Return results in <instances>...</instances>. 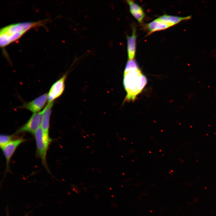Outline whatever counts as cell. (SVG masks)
Wrapping results in <instances>:
<instances>
[{"label": "cell", "mask_w": 216, "mask_h": 216, "mask_svg": "<svg viewBox=\"0 0 216 216\" xmlns=\"http://www.w3.org/2000/svg\"><path fill=\"white\" fill-rule=\"evenodd\" d=\"M147 82L146 77L139 67L124 69L123 84L126 95L124 102L134 101L143 89Z\"/></svg>", "instance_id": "cell-1"}, {"label": "cell", "mask_w": 216, "mask_h": 216, "mask_svg": "<svg viewBox=\"0 0 216 216\" xmlns=\"http://www.w3.org/2000/svg\"><path fill=\"white\" fill-rule=\"evenodd\" d=\"M46 22L43 20L25 22L12 24L1 28L0 45L4 48L20 39L30 29L42 26Z\"/></svg>", "instance_id": "cell-2"}, {"label": "cell", "mask_w": 216, "mask_h": 216, "mask_svg": "<svg viewBox=\"0 0 216 216\" xmlns=\"http://www.w3.org/2000/svg\"><path fill=\"white\" fill-rule=\"evenodd\" d=\"M34 135L36 146L37 154L41 159L44 166L48 170L46 156L48 147L52 140L49 134L45 133L41 127L35 131Z\"/></svg>", "instance_id": "cell-3"}, {"label": "cell", "mask_w": 216, "mask_h": 216, "mask_svg": "<svg viewBox=\"0 0 216 216\" xmlns=\"http://www.w3.org/2000/svg\"><path fill=\"white\" fill-rule=\"evenodd\" d=\"M67 76L66 73L51 86L48 93L47 103L53 102L62 94L64 90Z\"/></svg>", "instance_id": "cell-4"}, {"label": "cell", "mask_w": 216, "mask_h": 216, "mask_svg": "<svg viewBox=\"0 0 216 216\" xmlns=\"http://www.w3.org/2000/svg\"><path fill=\"white\" fill-rule=\"evenodd\" d=\"M42 116V111L33 113L27 122L18 129L16 133L27 132L34 134L37 130L40 127Z\"/></svg>", "instance_id": "cell-5"}, {"label": "cell", "mask_w": 216, "mask_h": 216, "mask_svg": "<svg viewBox=\"0 0 216 216\" xmlns=\"http://www.w3.org/2000/svg\"><path fill=\"white\" fill-rule=\"evenodd\" d=\"M48 94L44 93L37 97L32 101L24 102L19 106L20 108L27 109L33 113L40 112L47 101Z\"/></svg>", "instance_id": "cell-6"}, {"label": "cell", "mask_w": 216, "mask_h": 216, "mask_svg": "<svg viewBox=\"0 0 216 216\" xmlns=\"http://www.w3.org/2000/svg\"><path fill=\"white\" fill-rule=\"evenodd\" d=\"M25 141L26 139L22 137L13 140L2 149L6 160L7 171L9 169L10 159L16 150L21 144Z\"/></svg>", "instance_id": "cell-7"}, {"label": "cell", "mask_w": 216, "mask_h": 216, "mask_svg": "<svg viewBox=\"0 0 216 216\" xmlns=\"http://www.w3.org/2000/svg\"><path fill=\"white\" fill-rule=\"evenodd\" d=\"M53 104L54 102L47 103L42 111V122L40 127L43 131L47 134H49L50 116Z\"/></svg>", "instance_id": "cell-8"}, {"label": "cell", "mask_w": 216, "mask_h": 216, "mask_svg": "<svg viewBox=\"0 0 216 216\" xmlns=\"http://www.w3.org/2000/svg\"><path fill=\"white\" fill-rule=\"evenodd\" d=\"M136 30L134 27L131 35L127 38V53L128 60L134 59L136 51Z\"/></svg>", "instance_id": "cell-9"}, {"label": "cell", "mask_w": 216, "mask_h": 216, "mask_svg": "<svg viewBox=\"0 0 216 216\" xmlns=\"http://www.w3.org/2000/svg\"><path fill=\"white\" fill-rule=\"evenodd\" d=\"M130 11L133 16L139 23L141 22L145 17V14L142 7L133 1H127Z\"/></svg>", "instance_id": "cell-10"}, {"label": "cell", "mask_w": 216, "mask_h": 216, "mask_svg": "<svg viewBox=\"0 0 216 216\" xmlns=\"http://www.w3.org/2000/svg\"><path fill=\"white\" fill-rule=\"evenodd\" d=\"M191 15L182 17L165 14L161 16L158 18L171 27L182 21L190 20L191 18Z\"/></svg>", "instance_id": "cell-11"}, {"label": "cell", "mask_w": 216, "mask_h": 216, "mask_svg": "<svg viewBox=\"0 0 216 216\" xmlns=\"http://www.w3.org/2000/svg\"><path fill=\"white\" fill-rule=\"evenodd\" d=\"M146 26L149 34L164 30L170 27L168 24L158 18L148 23Z\"/></svg>", "instance_id": "cell-12"}, {"label": "cell", "mask_w": 216, "mask_h": 216, "mask_svg": "<svg viewBox=\"0 0 216 216\" xmlns=\"http://www.w3.org/2000/svg\"><path fill=\"white\" fill-rule=\"evenodd\" d=\"M13 135L1 134L0 136V146L2 149L6 145L13 140Z\"/></svg>", "instance_id": "cell-13"}]
</instances>
